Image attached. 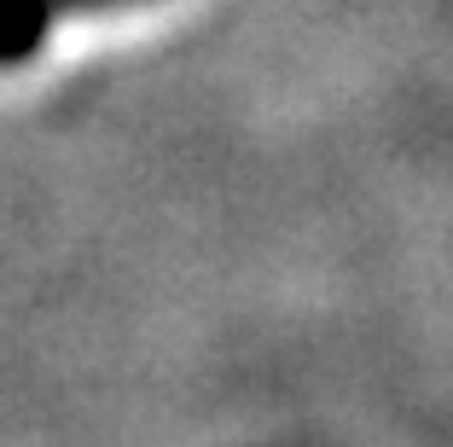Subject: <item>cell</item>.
<instances>
[{
  "mask_svg": "<svg viewBox=\"0 0 453 447\" xmlns=\"http://www.w3.org/2000/svg\"><path fill=\"white\" fill-rule=\"evenodd\" d=\"M58 0H0V65L24 58L41 41V29L53 24Z\"/></svg>",
  "mask_w": 453,
  "mask_h": 447,
  "instance_id": "6da1fadb",
  "label": "cell"
}]
</instances>
